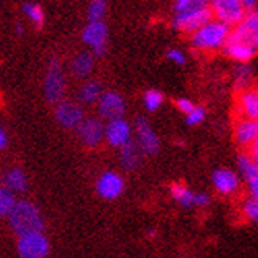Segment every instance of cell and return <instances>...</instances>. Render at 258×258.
Returning a JSON list of instances; mask_svg holds the SVG:
<instances>
[{"label":"cell","mask_w":258,"mask_h":258,"mask_svg":"<svg viewBox=\"0 0 258 258\" xmlns=\"http://www.w3.org/2000/svg\"><path fill=\"white\" fill-rule=\"evenodd\" d=\"M102 94H103L102 84L98 81H87L80 87V91H78V100H80L83 105H94L98 102V98Z\"/></svg>","instance_id":"cell-24"},{"label":"cell","mask_w":258,"mask_h":258,"mask_svg":"<svg viewBox=\"0 0 258 258\" xmlns=\"http://www.w3.org/2000/svg\"><path fill=\"white\" fill-rule=\"evenodd\" d=\"M83 41L92 48L95 55H103L108 41V29L105 22H89L83 30Z\"/></svg>","instance_id":"cell-14"},{"label":"cell","mask_w":258,"mask_h":258,"mask_svg":"<svg viewBox=\"0 0 258 258\" xmlns=\"http://www.w3.org/2000/svg\"><path fill=\"white\" fill-rule=\"evenodd\" d=\"M10 227L18 236L33 231H43L44 220L41 216L40 208L29 200H18L13 211L7 217Z\"/></svg>","instance_id":"cell-1"},{"label":"cell","mask_w":258,"mask_h":258,"mask_svg":"<svg viewBox=\"0 0 258 258\" xmlns=\"http://www.w3.org/2000/svg\"><path fill=\"white\" fill-rule=\"evenodd\" d=\"M4 187L13 194H24L29 187L27 174L24 173V170L19 166L10 168L4 176Z\"/></svg>","instance_id":"cell-19"},{"label":"cell","mask_w":258,"mask_h":258,"mask_svg":"<svg viewBox=\"0 0 258 258\" xmlns=\"http://www.w3.org/2000/svg\"><path fill=\"white\" fill-rule=\"evenodd\" d=\"M94 54L80 52L70 62V72L76 78H87L94 70Z\"/></svg>","instance_id":"cell-21"},{"label":"cell","mask_w":258,"mask_h":258,"mask_svg":"<svg viewBox=\"0 0 258 258\" xmlns=\"http://www.w3.org/2000/svg\"><path fill=\"white\" fill-rule=\"evenodd\" d=\"M119 151H120V163H122V166L125 168V170L133 171L141 165L144 154L141 152V149L138 148V144L135 143L133 140H130L127 144L122 146Z\"/></svg>","instance_id":"cell-20"},{"label":"cell","mask_w":258,"mask_h":258,"mask_svg":"<svg viewBox=\"0 0 258 258\" xmlns=\"http://www.w3.org/2000/svg\"><path fill=\"white\" fill-rule=\"evenodd\" d=\"M211 205L209 195L203 192H195V208H208Z\"/></svg>","instance_id":"cell-35"},{"label":"cell","mask_w":258,"mask_h":258,"mask_svg":"<svg viewBox=\"0 0 258 258\" xmlns=\"http://www.w3.org/2000/svg\"><path fill=\"white\" fill-rule=\"evenodd\" d=\"M197 105L192 102V100H188V98H179L176 100V108L181 111L182 114H188V113H192V109L195 108Z\"/></svg>","instance_id":"cell-34"},{"label":"cell","mask_w":258,"mask_h":258,"mask_svg":"<svg viewBox=\"0 0 258 258\" xmlns=\"http://www.w3.org/2000/svg\"><path fill=\"white\" fill-rule=\"evenodd\" d=\"M211 11L217 16L219 22L228 27L238 26L245 16L241 0H211Z\"/></svg>","instance_id":"cell-7"},{"label":"cell","mask_w":258,"mask_h":258,"mask_svg":"<svg viewBox=\"0 0 258 258\" xmlns=\"http://www.w3.org/2000/svg\"><path fill=\"white\" fill-rule=\"evenodd\" d=\"M242 214L244 217L250 220V222H256L258 220V198L249 197L244 201L242 205Z\"/></svg>","instance_id":"cell-29"},{"label":"cell","mask_w":258,"mask_h":258,"mask_svg":"<svg viewBox=\"0 0 258 258\" xmlns=\"http://www.w3.org/2000/svg\"><path fill=\"white\" fill-rule=\"evenodd\" d=\"M135 133H137L138 148L144 155H155L160 151V140L159 135L154 132L151 124L144 117H138L135 122Z\"/></svg>","instance_id":"cell-10"},{"label":"cell","mask_w":258,"mask_h":258,"mask_svg":"<svg viewBox=\"0 0 258 258\" xmlns=\"http://www.w3.org/2000/svg\"><path fill=\"white\" fill-rule=\"evenodd\" d=\"M223 51L228 55L230 59L241 62V63H247L250 62L255 54H256V48L252 46L249 43H244V41H236V40H230L227 37V41L223 44Z\"/></svg>","instance_id":"cell-17"},{"label":"cell","mask_w":258,"mask_h":258,"mask_svg":"<svg viewBox=\"0 0 258 258\" xmlns=\"http://www.w3.org/2000/svg\"><path fill=\"white\" fill-rule=\"evenodd\" d=\"M54 116L60 127L70 130H75L86 117L84 109L72 100H60L59 103H55Z\"/></svg>","instance_id":"cell-9"},{"label":"cell","mask_w":258,"mask_h":258,"mask_svg":"<svg viewBox=\"0 0 258 258\" xmlns=\"http://www.w3.org/2000/svg\"><path fill=\"white\" fill-rule=\"evenodd\" d=\"M185 122H187V125L190 127H195V125H200L201 122H203L206 119V109L203 106H195L192 109V113H188L185 116Z\"/></svg>","instance_id":"cell-31"},{"label":"cell","mask_w":258,"mask_h":258,"mask_svg":"<svg viewBox=\"0 0 258 258\" xmlns=\"http://www.w3.org/2000/svg\"><path fill=\"white\" fill-rule=\"evenodd\" d=\"M97 109L100 119L105 120L119 119L125 113V100L116 91H106L100 95L97 102Z\"/></svg>","instance_id":"cell-8"},{"label":"cell","mask_w":258,"mask_h":258,"mask_svg":"<svg viewBox=\"0 0 258 258\" xmlns=\"http://www.w3.org/2000/svg\"><path fill=\"white\" fill-rule=\"evenodd\" d=\"M234 140L242 148H249L253 143H258V120L242 119L234 128Z\"/></svg>","instance_id":"cell-18"},{"label":"cell","mask_w":258,"mask_h":258,"mask_svg":"<svg viewBox=\"0 0 258 258\" xmlns=\"http://www.w3.org/2000/svg\"><path fill=\"white\" fill-rule=\"evenodd\" d=\"M24 13L27 15V18L32 22H35L38 27H41L43 21H44V13H43V10H41L40 5H37V4H26L24 5Z\"/></svg>","instance_id":"cell-30"},{"label":"cell","mask_w":258,"mask_h":258,"mask_svg":"<svg viewBox=\"0 0 258 258\" xmlns=\"http://www.w3.org/2000/svg\"><path fill=\"white\" fill-rule=\"evenodd\" d=\"M8 144V137H7V132L0 127V151H4Z\"/></svg>","instance_id":"cell-36"},{"label":"cell","mask_w":258,"mask_h":258,"mask_svg":"<svg viewBox=\"0 0 258 258\" xmlns=\"http://www.w3.org/2000/svg\"><path fill=\"white\" fill-rule=\"evenodd\" d=\"M95 188H97V194L100 198L113 201V200H117L122 194H124L125 182H124V177H122L119 173L105 171L98 176Z\"/></svg>","instance_id":"cell-11"},{"label":"cell","mask_w":258,"mask_h":258,"mask_svg":"<svg viewBox=\"0 0 258 258\" xmlns=\"http://www.w3.org/2000/svg\"><path fill=\"white\" fill-rule=\"evenodd\" d=\"M212 18V11L208 5L205 7H194L187 8L176 13L174 18V27L181 32L194 33L200 27H203L206 22H209Z\"/></svg>","instance_id":"cell-4"},{"label":"cell","mask_w":258,"mask_h":258,"mask_svg":"<svg viewBox=\"0 0 258 258\" xmlns=\"http://www.w3.org/2000/svg\"><path fill=\"white\" fill-rule=\"evenodd\" d=\"M166 59L176 63V65H184L185 63V54L182 51H179V49H170V51H166Z\"/></svg>","instance_id":"cell-33"},{"label":"cell","mask_w":258,"mask_h":258,"mask_svg":"<svg viewBox=\"0 0 258 258\" xmlns=\"http://www.w3.org/2000/svg\"><path fill=\"white\" fill-rule=\"evenodd\" d=\"M49 250V239L43 231H33L18 236V253L21 258H46Z\"/></svg>","instance_id":"cell-3"},{"label":"cell","mask_w":258,"mask_h":258,"mask_svg":"<svg viewBox=\"0 0 258 258\" xmlns=\"http://www.w3.org/2000/svg\"><path fill=\"white\" fill-rule=\"evenodd\" d=\"M212 184H214L216 192L223 197L234 195L241 187L239 176L233 170H228V168H219V170H216L214 174H212Z\"/></svg>","instance_id":"cell-15"},{"label":"cell","mask_w":258,"mask_h":258,"mask_svg":"<svg viewBox=\"0 0 258 258\" xmlns=\"http://www.w3.org/2000/svg\"><path fill=\"white\" fill-rule=\"evenodd\" d=\"M253 80V73H252V69L247 65H241L239 69L236 70V89L238 91H247L250 83Z\"/></svg>","instance_id":"cell-27"},{"label":"cell","mask_w":258,"mask_h":258,"mask_svg":"<svg viewBox=\"0 0 258 258\" xmlns=\"http://www.w3.org/2000/svg\"><path fill=\"white\" fill-rule=\"evenodd\" d=\"M228 38L249 43L256 48L258 46V15H256V11H250L249 15H245L239 24L234 26L233 30H230Z\"/></svg>","instance_id":"cell-13"},{"label":"cell","mask_w":258,"mask_h":258,"mask_svg":"<svg viewBox=\"0 0 258 258\" xmlns=\"http://www.w3.org/2000/svg\"><path fill=\"white\" fill-rule=\"evenodd\" d=\"M238 170L249 185L250 197L258 198V163L247 152H244L238 157Z\"/></svg>","instance_id":"cell-16"},{"label":"cell","mask_w":258,"mask_h":258,"mask_svg":"<svg viewBox=\"0 0 258 258\" xmlns=\"http://www.w3.org/2000/svg\"><path fill=\"white\" fill-rule=\"evenodd\" d=\"M230 33V27L219 21H209L192 33V44L197 49L212 51L223 48Z\"/></svg>","instance_id":"cell-2"},{"label":"cell","mask_w":258,"mask_h":258,"mask_svg":"<svg viewBox=\"0 0 258 258\" xmlns=\"http://www.w3.org/2000/svg\"><path fill=\"white\" fill-rule=\"evenodd\" d=\"M133 128L130 122L124 117L108 120L105 124V141L114 149H120L122 146L127 144L132 140Z\"/></svg>","instance_id":"cell-12"},{"label":"cell","mask_w":258,"mask_h":258,"mask_svg":"<svg viewBox=\"0 0 258 258\" xmlns=\"http://www.w3.org/2000/svg\"><path fill=\"white\" fill-rule=\"evenodd\" d=\"M163 94L160 91H157V89H149L148 92L144 94V98H143V102H144V106L148 111H151V113H154V111H157L162 103H163Z\"/></svg>","instance_id":"cell-28"},{"label":"cell","mask_w":258,"mask_h":258,"mask_svg":"<svg viewBox=\"0 0 258 258\" xmlns=\"http://www.w3.org/2000/svg\"><path fill=\"white\" fill-rule=\"evenodd\" d=\"M65 75L62 70V65L57 59H52L49 63V69L44 76V97L49 103H59L60 100H63L65 94Z\"/></svg>","instance_id":"cell-5"},{"label":"cell","mask_w":258,"mask_h":258,"mask_svg":"<svg viewBox=\"0 0 258 258\" xmlns=\"http://www.w3.org/2000/svg\"><path fill=\"white\" fill-rule=\"evenodd\" d=\"M16 201L18 200L13 192H10L5 187H0V219L10 216V212L13 211Z\"/></svg>","instance_id":"cell-25"},{"label":"cell","mask_w":258,"mask_h":258,"mask_svg":"<svg viewBox=\"0 0 258 258\" xmlns=\"http://www.w3.org/2000/svg\"><path fill=\"white\" fill-rule=\"evenodd\" d=\"M105 15H106V0H92L89 4V11H87L89 22L103 21Z\"/></svg>","instance_id":"cell-26"},{"label":"cell","mask_w":258,"mask_h":258,"mask_svg":"<svg viewBox=\"0 0 258 258\" xmlns=\"http://www.w3.org/2000/svg\"><path fill=\"white\" fill-rule=\"evenodd\" d=\"M241 5L244 10H252L256 5V0H241Z\"/></svg>","instance_id":"cell-37"},{"label":"cell","mask_w":258,"mask_h":258,"mask_svg":"<svg viewBox=\"0 0 258 258\" xmlns=\"http://www.w3.org/2000/svg\"><path fill=\"white\" fill-rule=\"evenodd\" d=\"M75 130L78 140L89 149H95L105 141V124L100 117H84Z\"/></svg>","instance_id":"cell-6"},{"label":"cell","mask_w":258,"mask_h":258,"mask_svg":"<svg viewBox=\"0 0 258 258\" xmlns=\"http://www.w3.org/2000/svg\"><path fill=\"white\" fill-rule=\"evenodd\" d=\"M171 197L184 209L195 208V192L181 182H176L171 185Z\"/></svg>","instance_id":"cell-23"},{"label":"cell","mask_w":258,"mask_h":258,"mask_svg":"<svg viewBox=\"0 0 258 258\" xmlns=\"http://www.w3.org/2000/svg\"><path fill=\"white\" fill-rule=\"evenodd\" d=\"M16 30H18V33L21 35V33H22V27H21V26H18V29H16Z\"/></svg>","instance_id":"cell-38"},{"label":"cell","mask_w":258,"mask_h":258,"mask_svg":"<svg viewBox=\"0 0 258 258\" xmlns=\"http://www.w3.org/2000/svg\"><path fill=\"white\" fill-rule=\"evenodd\" d=\"M208 2H209V0H176L174 10H176V13H179V11L187 10V8L205 7V5H208Z\"/></svg>","instance_id":"cell-32"},{"label":"cell","mask_w":258,"mask_h":258,"mask_svg":"<svg viewBox=\"0 0 258 258\" xmlns=\"http://www.w3.org/2000/svg\"><path fill=\"white\" fill-rule=\"evenodd\" d=\"M239 108H241V113L245 116V119L256 120V117H258V94L255 89H247V91L241 92Z\"/></svg>","instance_id":"cell-22"}]
</instances>
